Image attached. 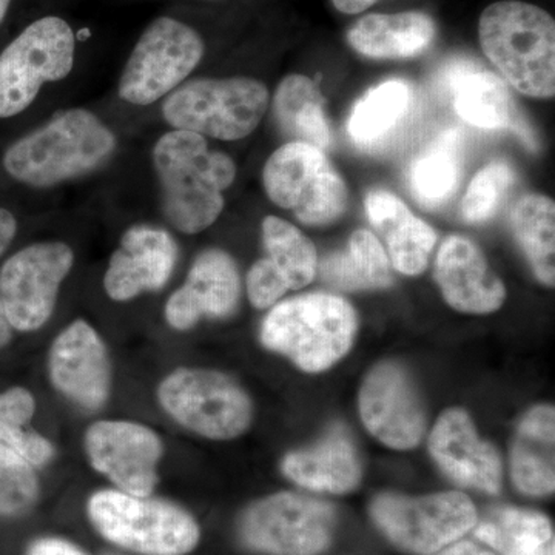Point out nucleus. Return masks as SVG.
<instances>
[{
    "label": "nucleus",
    "mask_w": 555,
    "mask_h": 555,
    "mask_svg": "<svg viewBox=\"0 0 555 555\" xmlns=\"http://www.w3.org/2000/svg\"><path fill=\"white\" fill-rule=\"evenodd\" d=\"M36 411L35 397L24 387L0 393V447L9 449L33 467L47 465L53 444L30 427Z\"/></svg>",
    "instance_id": "obj_33"
},
{
    "label": "nucleus",
    "mask_w": 555,
    "mask_h": 555,
    "mask_svg": "<svg viewBox=\"0 0 555 555\" xmlns=\"http://www.w3.org/2000/svg\"><path fill=\"white\" fill-rule=\"evenodd\" d=\"M246 286L248 299L257 309L273 308L291 291L268 257L258 259L248 270Z\"/></svg>",
    "instance_id": "obj_36"
},
{
    "label": "nucleus",
    "mask_w": 555,
    "mask_h": 555,
    "mask_svg": "<svg viewBox=\"0 0 555 555\" xmlns=\"http://www.w3.org/2000/svg\"><path fill=\"white\" fill-rule=\"evenodd\" d=\"M462 177V138L447 131L412 163L411 190L415 199L426 208L447 203Z\"/></svg>",
    "instance_id": "obj_31"
},
{
    "label": "nucleus",
    "mask_w": 555,
    "mask_h": 555,
    "mask_svg": "<svg viewBox=\"0 0 555 555\" xmlns=\"http://www.w3.org/2000/svg\"><path fill=\"white\" fill-rule=\"evenodd\" d=\"M241 280L236 262L221 248H207L193 261L188 280L167 301L166 320L189 331L203 318H228L238 308Z\"/></svg>",
    "instance_id": "obj_18"
},
{
    "label": "nucleus",
    "mask_w": 555,
    "mask_h": 555,
    "mask_svg": "<svg viewBox=\"0 0 555 555\" xmlns=\"http://www.w3.org/2000/svg\"><path fill=\"white\" fill-rule=\"evenodd\" d=\"M444 86L454 98L456 115L483 130L513 129L518 122L505 80L473 61L451 62L443 69Z\"/></svg>",
    "instance_id": "obj_22"
},
{
    "label": "nucleus",
    "mask_w": 555,
    "mask_h": 555,
    "mask_svg": "<svg viewBox=\"0 0 555 555\" xmlns=\"http://www.w3.org/2000/svg\"><path fill=\"white\" fill-rule=\"evenodd\" d=\"M326 101L320 87L308 76L291 75L281 80L273 96L278 127L292 141L306 142L321 150L331 144Z\"/></svg>",
    "instance_id": "obj_27"
},
{
    "label": "nucleus",
    "mask_w": 555,
    "mask_h": 555,
    "mask_svg": "<svg viewBox=\"0 0 555 555\" xmlns=\"http://www.w3.org/2000/svg\"><path fill=\"white\" fill-rule=\"evenodd\" d=\"M268 258L291 291L309 286L318 272L317 248L298 228L283 218L266 217L261 224Z\"/></svg>",
    "instance_id": "obj_32"
},
{
    "label": "nucleus",
    "mask_w": 555,
    "mask_h": 555,
    "mask_svg": "<svg viewBox=\"0 0 555 555\" xmlns=\"http://www.w3.org/2000/svg\"><path fill=\"white\" fill-rule=\"evenodd\" d=\"M481 49L513 89L535 100L555 94V22L531 3L488 7L478 25Z\"/></svg>",
    "instance_id": "obj_3"
},
{
    "label": "nucleus",
    "mask_w": 555,
    "mask_h": 555,
    "mask_svg": "<svg viewBox=\"0 0 555 555\" xmlns=\"http://www.w3.org/2000/svg\"><path fill=\"white\" fill-rule=\"evenodd\" d=\"M160 406L182 427L210 440H232L251 423V401L228 375L178 369L159 385Z\"/></svg>",
    "instance_id": "obj_10"
},
{
    "label": "nucleus",
    "mask_w": 555,
    "mask_h": 555,
    "mask_svg": "<svg viewBox=\"0 0 555 555\" xmlns=\"http://www.w3.org/2000/svg\"><path fill=\"white\" fill-rule=\"evenodd\" d=\"M429 451L437 465L456 483L496 494L502 488V460L488 441L478 437L469 415L449 409L429 437Z\"/></svg>",
    "instance_id": "obj_20"
},
{
    "label": "nucleus",
    "mask_w": 555,
    "mask_h": 555,
    "mask_svg": "<svg viewBox=\"0 0 555 555\" xmlns=\"http://www.w3.org/2000/svg\"><path fill=\"white\" fill-rule=\"evenodd\" d=\"M371 513L390 542L420 555L438 553L477 524L476 506L455 491L418 499L383 494L372 503Z\"/></svg>",
    "instance_id": "obj_11"
},
{
    "label": "nucleus",
    "mask_w": 555,
    "mask_h": 555,
    "mask_svg": "<svg viewBox=\"0 0 555 555\" xmlns=\"http://www.w3.org/2000/svg\"><path fill=\"white\" fill-rule=\"evenodd\" d=\"M514 178L516 175L505 160H492L478 171L460 206V214L467 224H483L494 217Z\"/></svg>",
    "instance_id": "obj_34"
},
{
    "label": "nucleus",
    "mask_w": 555,
    "mask_h": 555,
    "mask_svg": "<svg viewBox=\"0 0 555 555\" xmlns=\"http://www.w3.org/2000/svg\"><path fill=\"white\" fill-rule=\"evenodd\" d=\"M321 278L338 291H375L392 284V264L385 247L369 230H357L345 250L335 251L320 264Z\"/></svg>",
    "instance_id": "obj_26"
},
{
    "label": "nucleus",
    "mask_w": 555,
    "mask_h": 555,
    "mask_svg": "<svg viewBox=\"0 0 555 555\" xmlns=\"http://www.w3.org/2000/svg\"><path fill=\"white\" fill-rule=\"evenodd\" d=\"M269 105V90L261 80L199 78L171 91L164 101L163 116L173 130L240 141L258 129Z\"/></svg>",
    "instance_id": "obj_5"
},
{
    "label": "nucleus",
    "mask_w": 555,
    "mask_h": 555,
    "mask_svg": "<svg viewBox=\"0 0 555 555\" xmlns=\"http://www.w3.org/2000/svg\"><path fill=\"white\" fill-rule=\"evenodd\" d=\"M511 225L540 283L554 287L555 203L550 196H521L511 214Z\"/></svg>",
    "instance_id": "obj_29"
},
{
    "label": "nucleus",
    "mask_w": 555,
    "mask_h": 555,
    "mask_svg": "<svg viewBox=\"0 0 555 555\" xmlns=\"http://www.w3.org/2000/svg\"><path fill=\"white\" fill-rule=\"evenodd\" d=\"M17 219L7 208L0 207V257L5 254L16 238Z\"/></svg>",
    "instance_id": "obj_38"
},
{
    "label": "nucleus",
    "mask_w": 555,
    "mask_h": 555,
    "mask_svg": "<svg viewBox=\"0 0 555 555\" xmlns=\"http://www.w3.org/2000/svg\"><path fill=\"white\" fill-rule=\"evenodd\" d=\"M438 555H495L485 547L476 545L473 542H459L455 545H449L441 550Z\"/></svg>",
    "instance_id": "obj_39"
},
{
    "label": "nucleus",
    "mask_w": 555,
    "mask_h": 555,
    "mask_svg": "<svg viewBox=\"0 0 555 555\" xmlns=\"http://www.w3.org/2000/svg\"><path fill=\"white\" fill-rule=\"evenodd\" d=\"M412 90L401 79L374 87L357 102L347 120V133L360 147H371L385 139L408 115Z\"/></svg>",
    "instance_id": "obj_30"
},
{
    "label": "nucleus",
    "mask_w": 555,
    "mask_h": 555,
    "mask_svg": "<svg viewBox=\"0 0 555 555\" xmlns=\"http://www.w3.org/2000/svg\"><path fill=\"white\" fill-rule=\"evenodd\" d=\"M474 528L478 540L502 555H555L553 526L542 514L499 507Z\"/></svg>",
    "instance_id": "obj_28"
},
{
    "label": "nucleus",
    "mask_w": 555,
    "mask_h": 555,
    "mask_svg": "<svg viewBox=\"0 0 555 555\" xmlns=\"http://www.w3.org/2000/svg\"><path fill=\"white\" fill-rule=\"evenodd\" d=\"M75 254L68 244L47 241L21 248L0 268V302L14 331L46 326L56 308Z\"/></svg>",
    "instance_id": "obj_12"
},
{
    "label": "nucleus",
    "mask_w": 555,
    "mask_h": 555,
    "mask_svg": "<svg viewBox=\"0 0 555 555\" xmlns=\"http://www.w3.org/2000/svg\"><path fill=\"white\" fill-rule=\"evenodd\" d=\"M554 449L555 411L550 404H540L521 420L511 448V473L514 483L524 494H553Z\"/></svg>",
    "instance_id": "obj_24"
},
{
    "label": "nucleus",
    "mask_w": 555,
    "mask_h": 555,
    "mask_svg": "<svg viewBox=\"0 0 555 555\" xmlns=\"http://www.w3.org/2000/svg\"><path fill=\"white\" fill-rule=\"evenodd\" d=\"M11 5V0H0V24H2L3 20L7 17V13H9Z\"/></svg>",
    "instance_id": "obj_42"
},
{
    "label": "nucleus",
    "mask_w": 555,
    "mask_h": 555,
    "mask_svg": "<svg viewBox=\"0 0 555 555\" xmlns=\"http://www.w3.org/2000/svg\"><path fill=\"white\" fill-rule=\"evenodd\" d=\"M283 473L310 491L346 494L360 485L363 467L345 427L335 426L315 447L286 455Z\"/></svg>",
    "instance_id": "obj_23"
},
{
    "label": "nucleus",
    "mask_w": 555,
    "mask_h": 555,
    "mask_svg": "<svg viewBox=\"0 0 555 555\" xmlns=\"http://www.w3.org/2000/svg\"><path fill=\"white\" fill-rule=\"evenodd\" d=\"M89 516L101 535L138 554L185 555L199 542L198 525L181 507L119 489L91 495Z\"/></svg>",
    "instance_id": "obj_6"
},
{
    "label": "nucleus",
    "mask_w": 555,
    "mask_h": 555,
    "mask_svg": "<svg viewBox=\"0 0 555 555\" xmlns=\"http://www.w3.org/2000/svg\"><path fill=\"white\" fill-rule=\"evenodd\" d=\"M13 326H11L9 318H7L5 310H3L2 302H0V349L5 347L13 338Z\"/></svg>",
    "instance_id": "obj_41"
},
{
    "label": "nucleus",
    "mask_w": 555,
    "mask_h": 555,
    "mask_svg": "<svg viewBox=\"0 0 555 555\" xmlns=\"http://www.w3.org/2000/svg\"><path fill=\"white\" fill-rule=\"evenodd\" d=\"M152 158L167 221L185 235L215 224L224 210V192L238 173L233 159L208 149L201 134L182 130L164 133Z\"/></svg>",
    "instance_id": "obj_1"
},
{
    "label": "nucleus",
    "mask_w": 555,
    "mask_h": 555,
    "mask_svg": "<svg viewBox=\"0 0 555 555\" xmlns=\"http://www.w3.org/2000/svg\"><path fill=\"white\" fill-rule=\"evenodd\" d=\"M163 451L158 434L139 423L105 420L91 425L86 434L91 466L131 495L149 496L155 491Z\"/></svg>",
    "instance_id": "obj_14"
},
{
    "label": "nucleus",
    "mask_w": 555,
    "mask_h": 555,
    "mask_svg": "<svg viewBox=\"0 0 555 555\" xmlns=\"http://www.w3.org/2000/svg\"><path fill=\"white\" fill-rule=\"evenodd\" d=\"M203 56L198 31L173 17H158L142 33L124 67L120 100L141 107L155 104L182 86Z\"/></svg>",
    "instance_id": "obj_9"
},
{
    "label": "nucleus",
    "mask_w": 555,
    "mask_h": 555,
    "mask_svg": "<svg viewBox=\"0 0 555 555\" xmlns=\"http://www.w3.org/2000/svg\"><path fill=\"white\" fill-rule=\"evenodd\" d=\"M434 278L444 301L462 313L486 315L502 308L506 299V288L483 251L465 236L444 240L434 264Z\"/></svg>",
    "instance_id": "obj_19"
},
{
    "label": "nucleus",
    "mask_w": 555,
    "mask_h": 555,
    "mask_svg": "<svg viewBox=\"0 0 555 555\" xmlns=\"http://www.w3.org/2000/svg\"><path fill=\"white\" fill-rule=\"evenodd\" d=\"M76 38L68 22L47 16L33 22L0 53V119L25 112L46 83L67 78Z\"/></svg>",
    "instance_id": "obj_8"
},
{
    "label": "nucleus",
    "mask_w": 555,
    "mask_h": 555,
    "mask_svg": "<svg viewBox=\"0 0 555 555\" xmlns=\"http://www.w3.org/2000/svg\"><path fill=\"white\" fill-rule=\"evenodd\" d=\"M366 214L385 241L392 268L408 276L425 272L430 251L436 247V230L416 218L403 201L387 190L367 193Z\"/></svg>",
    "instance_id": "obj_21"
},
{
    "label": "nucleus",
    "mask_w": 555,
    "mask_h": 555,
    "mask_svg": "<svg viewBox=\"0 0 555 555\" xmlns=\"http://www.w3.org/2000/svg\"><path fill=\"white\" fill-rule=\"evenodd\" d=\"M357 313L347 299L317 292L273 306L261 324L262 346L287 357L301 371H327L349 352Z\"/></svg>",
    "instance_id": "obj_4"
},
{
    "label": "nucleus",
    "mask_w": 555,
    "mask_h": 555,
    "mask_svg": "<svg viewBox=\"0 0 555 555\" xmlns=\"http://www.w3.org/2000/svg\"><path fill=\"white\" fill-rule=\"evenodd\" d=\"M51 385L87 411L104 406L112 387V367L100 334L87 321L76 320L50 347Z\"/></svg>",
    "instance_id": "obj_16"
},
{
    "label": "nucleus",
    "mask_w": 555,
    "mask_h": 555,
    "mask_svg": "<svg viewBox=\"0 0 555 555\" xmlns=\"http://www.w3.org/2000/svg\"><path fill=\"white\" fill-rule=\"evenodd\" d=\"M116 149V134L96 115L73 108L13 142L2 163L14 181L50 189L100 170Z\"/></svg>",
    "instance_id": "obj_2"
},
{
    "label": "nucleus",
    "mask_w": 555,
    "mask_h": 555,
    "mask_svg": "<svg viewBox=\"0 0 555 555\" xmlns=\"http://www.w3.org/2000/svg\"><path fill=\"white\" fill-rule=\"evenodd\" d=\"M436 36V25L426 14H369L353 25L349 42L353 50L374 60H404L423 53Z\"/></svg>",
    "instance_id": "obj_25"
},
{
    "label": "nucleus",
    "mask_w": 555,
    "mask_h": 555,
    "mask_svg": "<svg viewBox=\"0 0 555 555\" xmlns=\"http://www.w3.org/2000/svg\"><path fill=\"white\" fill-rule=\"evenodd\" d=\"M28 555H86L72 543L60 539H42L33 543Z\"/></svg>",
    "instance_id": "obj_37"
},
{
    "label": "nucleus",
    "mask_w": 555,
    "mask_h": 555,
    "mask_svg": "<svg viewBox=\"0 0 555 555\" xmlns=\"http://www.w3.org/2000/svg\"><path fill=\"white\" fill-rule=\"evenodd\" d=\"M178 261V244L167 230L138 224L126 230L109 258L104 288L113 301L126 302L166 286Z\"/></svg>",
    "instance_id": "obj_17"
},
{
    "label": "nucleus",
    "mask_w": 555,
    "mask_h": 555,
    "mask_svg": "<svg viewBox=\"0 0 555 555\" xmlns=\"http://www.w3.org/2000/svg\"><path fill=\"white\" fill-rule=\"evenodd\" d=\"M360 414L372 436L386 447L408 451L425 434V411L411 378L396 363L369 372L360 390Z\"/></svg>",
    "instance_id": "obj_15"
},
{
    "label": "nucleus",
    "mask_w": 555,
    "mask_h": 555,
    "mask_svg": "<svg viewBox=\"0 0 555 555\" xmlns=\"http://www.w3.org/2000/svg\"><path fill=\"white\" fill-rule=\"evenodd\" d=\"M262 188L275 206L306 225H327L346 214L349 190L324 150L291 141L262 169Z\"/></svg>",
    "instance_id": "obj_7"
},
{
    "label": "nucleus",
    "mask_w": 555,
    "mask_h": 555,
    "mask_svg": "<svg viewBox=\"0 0 555 555\" xmlns=\"http://www.w3.org/2000/svg\"><path fill=\"white\" fill-rule=\"evenodd\" d=\"M378 0H332L335 9L345 14H358L361 11L371 9Z\"/></svg>",
    "instance_id": "obj_40"
},
{
    "label": "nucleus",
    "mask_w": 555,
    "mask_h": 555,
    "mask_svg": "<svg viewBox=\"0 0 555 555\" xmlns=\"http://www.w3.org/2000/svg\"><path fill=\"white\" fill-rule=\"evenodd\" d=\"M335 511L312 496L281 492L244 514L241 534L248 546L275 555H315L331 545Z\"/></svg>",
    "instance_id": "obj_13"
},
{
    "label": "nucleus",
    "mask_w": 555,
    "mask_h": 555,
    "mask_svg": "<svg viewBox=\"0 0 555 555\" xmlns=\"http://www.w3.org/2000/svg\"><path fill=\"white\" fill-rule=\"evenodd\" d=\"M38 496V477L33 466L0 447V516H22L35 505Z\"/></svg>",
    "instance_id": "obj_35"
}]
</instances>
